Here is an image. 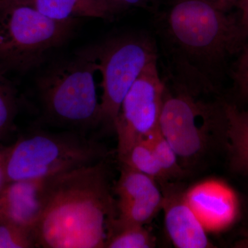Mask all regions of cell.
Returning <instances> with one entry per match:
<instances>
[{
  "label": "cell",
  "instance_id": "9c48e42d",
  "mask_svg": "<svg viewBox=\"0 0 248 248\" xmlns=\"http://www.w3.org/2000/svg\"><path fill=\"white\" fill-rule=\"evenodd\" d=\"M185 197L207 232L226 229L237 217V196L221 180L208 179L198 183L185 191Z\"/></svg>",
  "mask_w": 248,
  "mask_h": 248
},
{
  "label": "cell",
  "instance_id": "ba28073f",
  "mask_svg": "<svg viewBox=\"0 0 248 248\" xmlns=\"http://www.w3.org/2000/svg\"><path fill=\"white\" fill-rule=\"evenodd\" d=\"M165 89L157 61L153 62L139 77L121 104L114 124L119 159L136 142L159 128Z\"/></svg>",
  "mask_w": 248,
  "mask_h": 248
},
{
  "label": "cell",
  "instance_id": "7c38bea8",
  "mask_svg": "<svg viewBox=\"0 0 248 248\" xmlns=\"http://www.w3.org/2000/svg\"><path fill=\"white\" fill-rule=\"evenodd\" d=\"M24 4L60 21L76 20L79 17L107 19L113 14L107 0H27Z\"/></svg>",
  "mask_w": 248,
  "mask_h": 248
},
{
  "label": "cell",
  "instance_id": "2e32d148",
  "mask_svg": "<svg viewBox=\"0 0 248 248\" xmlns=\"http://www.w3.org/2000/svg\"><path fill=\"white\" fill-rule=\"evenodd\" d=\"M162 203L163 194L161 197L139 202H117V215L112 224L145 226L161 210Z\"/></svg>",
  "mask_w": 248,
  "mask_h": 248
},
{
  "label": "cell",
  "instance_id": "e0dca14e",
  "mask_svg": "<svg viewBox=\"0 0 248 248\" xmlns=\"http://www.w3.org/2000/svg\"><path fill=\"white\" fill-rule=\"evenodd\" d=\"M155 239L144 226L112 224L105 248H151Z\"/></svg>",
  "mask_w": 248,
  "mask_h": 248
},
{
  "label": "cell",
  "instance_id": "8fae6325",
  "mask_svg": "<svg viewBox=\"0 0 248 248\" xmlns=\"http://www.w3.org/2000/svg\"><path fill=\"white\" fill-rule=\"evenodd\" d=\"M50 178L8 182L0 191V220L13 222L34 235L45 208Z\"/></svg>",
  "mask_w": 248,
  "mask_h": 248
},
{
  "label": "cell",
  "instance_id": "7402d4cb",
  "mask_svg": "<svg viewBox=\"0 0 248 248\" xmlns=\"http://www.w3.org/2000/svg\"><path fill=\"white\" fill-rule=\"evenodd\" d=\"M113 13L117 10L143 6L148 0H107Z\"/></svg>",
  "mask_w": 248,
  "mask_h": 248
},
{
  "label": "cell",
  "instance_id": "603a6c76",
  "mask_svg": "<svg viewBox=\"0 0 248 248\" xmlns=\"http://www.w3.org/2000/svg\"><path fill=\"white\" fill-rule=\"evenodd\" d=\"M8 183L6 175V166H5L4 156L2 149H0V191L4 188Z\"/></svg>",
  "mask_w": 248,
  "mask_h": 248
},
{
  "label": "cell",
  "instance_id": "ac0fdd59",
  "mask_svg": "<svg viewBox=\"0 0 248 248\" xmlns=\"http://www.w3.org/2000/svg\"><path fill=\"white\" fill-rule=\"evenodd\" d=\"M146 139L168 181L184 177L185 171L179 163V156L169 142L163 136L159 128Z\"/></svg>",
  "mask_w": 248,
  "mask_h": 248
},
{
  "label": "cell",
  "instance_id": "4316f807",
  "mask_svg": "<svg viewBox=\"0 0 248 248\" xmlns=\"http://www.w3.org/2000/svg\"><path fill=\"white\" fill-rule=\"evenodd\" d=\"M210 1L216 2L217 4L221 5V6L226 8V6H228V4L235 1V0H210Z\"/></svg>",
  "mask_w": 248,
  "mask_h": 248
},
{
  "label": "cell",
  "instance_id": "44dd1931",
  "mask_svg": "<svg viewBox=\"0 0 248 248\" xmlns=\"http://www.w3.org/2000/svg\"><path fill=\"white\" fill-rule=\"evenodd\" d=\"M233 80L240 96L248 100V45L244 46L233 70Z\"/></svg>",
  "mask_w": 248,
  "mask_h": 248
},
{
  "label": "cell",
  "instance_id": "5b68a950",
  "mask_svg": "<svg viewBox=\"0 0 248 248\" xmlns=\"http://www.w3.org/2000/svg\"><path fill=\"white\" fill-rule=\"evenodd\" d=\"M76 20L60 21L30 5L0 6V73H24L38 68L71 37Z\"/></svg>",
  "mask_w": 248,
  "mask_h": 248
},
{
  "label": "cell",
  "instance_id": "d4e9b609",
  "mask_svg": "<svg viewBox=\"0 0 248 248\" xmlns=\"http://www.w3.org/2000/svg\"><path fill=\"white\" fill-rule=\"evenodd\" d=\"M234 247L239 248H248V236H246V238H244V239L238 241V242L235 244Z\"/></svg>",
  "mask_w": 248,
  "mask_h": 248
},
{
  "label": "cell",
  "instance_id": "8992f818",
  "mask_svg": "<svg viewBox=\"0 0 248 248\" xmlns=\"http://www.w3.org/2000/svg\"><path fill=\"white\" fill-rule=\"evenodd\" d=\"M226 117L223 104L204 102L180 90L165 89L159 130L179 160L202 157L215 138L224 140Z\"/></svg>",
  "mask_w": 248,
  "mask_h": 248
},
{
  "label": "cell",
  "instance_id": "6da1fadb",
  "mask_svg": "<svg viewBox=\"0 0 248 248\" xmlns=\"http://www.w3.org/2000/svg\"><path fill=\"white\" fill-rule=\"evenodd\" d=\"M104 161L49 179L37 248H105L117 215Z\"/></svg>",
  "mask_w": 248,
  "mask_h": 248
},
{
  "label": "cell",
  "instance_id": "5bb4252c",
  "mask_svg": "<svg viewBox=\"0 0 248 248\" xmlns=\"http://www.w3.org/2000/svg\"><path fill=\"white\" fill-rule=\"evenodd\" d=\"M114 192L120 202H139L162 196L157 181L122 164Z\"/></svg>",
  "mask_w": 248,
  "mask_h": 248
},
{
  "label": "cell",
  "instance_id": "ffe728a7",
  "mask_svg": "<svg viewBox=\"0 0 248 248\" xmlns=\"http://www.w3.org/2000/svg\"><path fill=\"white\" fill-rule=\"evenodd\" d=\"M37 248L31 232L13 222L0 220V248Z\"/></svg>",
  "mask_w": 248,
  "mask_h": 248
},
{
  "label": "cell",
  "instance_id": "30bf717a",
  "mask_svg": "<svg viewBox=\"0 0 248 248\" xmlns=\"http://www.w3.org/2000/svg\"><path fill=\"white\" fill-rule=\"evenodd\" d=\"M161 186L165 226L174 247L213 248L206 230L186 200L185 191L169 182H161Z\"/></svg>",
  "mask_w": 248,
  "mask_h": 248
},
{
  "label": "cell",
  "instance_id": "3957f363",
  "mask_svg": "<svg viewBox=\"0 0 248 248\" xmlns=\"http://www.w3.org/2000/svg\"><path fill=\"white\" fill-rule=\"evenodd\" d=\"M97 73L94 45L48 68L37 82L45 118L54 125L82 133L99 126Z\"/></svg>",
  "mask_w": 248,
  "mask_h": 248
},
{
  "label": "cell",
  "instance_id": "52a82bcc",
  "mask_svg": "<svg viewBox=\"0 0 248 248\" xmlns=\"http://www.w3.org/2000/svg\"><path fill=\"white\" fill-rule=\"evenodd\" d=\"M94 47L102 76L99 125L114 130L124 97L146 67L157 61V50L143 34L117 36Z\"/></svg>",
  "mask_w": 248,
  "mask_h": 248
},
{
  "label": "cell",
  "instance_id": "277c9868",
  "mask_svg": "<svg viewBox=\"0 0 248 248\" xmlns=\"http://www.w3.org/2000/svg\"><path fill=\"white\" fill-rule=\"evenodd\" d=\"M8 182L47 179L104 161L102 145L82 133L37 130L3 148Z\"/></svg>",
  "mask_w": 248,
  "mask_h": 248
},
{
  "label": "cell",
  "instance_id": "9a60e30c",
  "mask_svg": "<svg viewBox=\"0 0 248 248\" xmlns=\"http://www.w3.org/2000/svg\"><path fill=\"white\" fill-rule=\"evenodd\" d=\"M120 160L122 165L150 176L157 182H169L146 138L136 142Z\"/></svg>",
  "mask_w": 248,
  "mask_h": 248
},
{
  "label": "cell",
  "instance_id": "cb8c5ba5",
  "mask_svg": "<svg viewBox=\"0 0 248 248\" xmlns=\"http://www.w3.org/2000/svg\"><path fill=\"white\" fill-rule=\"evenodd\" d=\"M240 9H241V20L244 23L245 27L248 29V0H241L240 1Z\"/></svg>",
  "mask_w": 248,
  "mask_h": 248
},
{
  "label": "cell",
  "instance_id": "4fadbf2b",
  "mask_svg": "<svg viewBox=\"0 0 248 248\" xmlns=\"http://www.w3.org/2000/svg\"><path fill=\"white\" fill-rule=\"evenodd\" d=\"M226 127L224 141L232 169L248 174V110H241L233 104H223Z\"/></svg>",
  "mask_w": 248,
  "mask_h": 248
},
{
  "label": "cell",
  "instance_id": "484cf974",
  "mask_svg": "<svg viewBox=\"0 0 248 248\" xmlns=\"http://www.w3.org/2000/svg\"><path fill=\"white\" fill-rule=\"evenodd\" d=\"M27 0H0V6L1 5L11 4V3H19L24 4Z\"/></svg>",
  "mask_w": 248,
  "mask_h": 248
},
{
  "label": "cell",
  "instance_id": "d6986e66",
  "mask_svg": "<svg viewBox=\"0 0 248 248\" xmlns=\"http://www.w3.org/2000/svg\"><path fill=\"white\" fill-rule=\"evenodd\" d=\"M17 112V92L5 75L0 73V140L14 130Z\"/></svg>",
  "mask_w": 248,
  "mask_h": 248
},
{
  "label": "cell",
  "instance_id": "7a4b0ae2",
  "mask_svg": "<svg viewBox=\"0 0 248 248\" xmlns=\"http://www.w3.org/2000/svg\"><path fill=\"white\" fill-rule=\"evenodd\" d=\"M161 24L179 69L203 83L215 68L242 50L248 36L241 16L227 14L226 7L210 0H177Z\"/></svg>",
  "mask_w": 248,
  "mask_h": 248
}]
</instances>
